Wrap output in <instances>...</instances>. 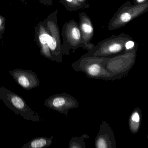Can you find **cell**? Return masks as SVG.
<instances>
[{"instance_id":"obj_11","label":"cell","mask_w":148,"mask_h":148,"mask_svg":"<svg viewBox=\"0 0 148 148\" xmlns=\"http://www.w3.org/2000/svg\"><path fill=\"white\" fill-rule=\"evenodd\" d=\"M142 121V111L139 108H135L129 119L130 131L133 134H136L140 129Z\"/></svg>"},{"instance_id":"obj_10","label":"cell","mask_w":148,"mask_h":148,"mask_svg":"<svg viewBox=\"0 0 148 148\" xmlns=\"http://www.w3.org/2000/svg\"><path fill=\"white\" fill-rule=\"evenodd\" d=\"M79 27L82 35V41L85 49L88 50L93 48L95 45L90 43L94 35V27L90 17L84 12L79 15Z\"/></svg>"},{"instance_id":"obj_7","label":"cell","mask_w":148,"mask_h":148,"mask_svg":"<svg viewBox=\"0 0 148 148\" xmlns=\"http://www.w3.org/2000/svg\"><path fill=\"white\" fill-rule=\"evenodd\" d=\"M44 103L48 108L64 114L66 117L69 110L79 106L76 99L65 92L51 96L45 100Z\"/></svg>"},{"instance_id":"obj_17","label":"cell","mask_w":148,"mask_h":148,"mask_svg":"<svg viewBox=\"0 0 148 148\" xmlns=\"http://www.w3.org/2000/svg\"><path fill=\"white\" fill-rule=\"evenodd\" d=\"M148 0H136V4H141L146 2Z\"/></svg>"},{"instance_id":"obj_3","label":"cell","mask_w":148,"mask_h":148,"mask_svg":"<svg viewBox=\"0 0 148 148\" xmlns=\"http://www.w3.org/2000/svg\"><path fill=\"white\" fill-rule=\"evenodd\" d=\"M148 10V1L143 4L134 5H132L130 1H127L118 9L108 23L107 28L110 31L122 28Z\"/></svg>"},{"instance_id":"obj_9","label":"cell","mask_w":148,"mask_h":148,"mask_svg":"<svg viewBox=\"0 0 148 148\" xmlns=\"http://www.w3.org/2000/svg\"><path fill=\"white\" fill-rule=\"evenodd\" d=\"M95 146L97 148H116V143L114 132L106 121H103L95 139Z\"/></svg>"},{"instance_id":"obj_15","label":"cell","mask_w":148,"mask_h":148,"mask_svg":"<svg viewBox=\"0 0 148 148\" xmlns=\"http://www.w3.org/2000/svg\"><path fill=\"white\" fill-rule=\"evenodd\" d=\"M137 46H138V44L133 41V39L130 40L125 43V52L132 50Z\"/></svg>"},{"instance_id":"obj_14","label":"cell","mask_w":148,"mask_h":148,"mask_svg":"<svg viewBox=\"0 0 148 148\" xmlns=\"http://www.w3.org/2000/svg\"><path fill=\"white\" fill-rule=\"evenodd\" d=\"M89 138V137L86 134L82 135L80 137H73L70 140L68 147L69 148H85L86 145L84 139Z\"/></svg>"},{"instance_id":"obj_6","label":"cell","mask_w":148,"mask_h":148,"mask_svg":"<svg viewBox=\"0 0 148 148\" xmlns=\"http://www.w3.org/2000/svg\"><path fill=\"white\" fill-rule=\"evenodd\" d=\"M62 54L69 55L71 49L76 50L79 48L85 49L79 25L76 21L72 20L65 23L62 30Z\"/></svg>"},{"instance_id":"obj_2","label":"cell","mask_w":148,"mask_h":148,"mask_svg":"<svg viewBox=\"0 0 148 148\" xmlns=\"http://www.w3.org/2000/svg\"><path fill=\"white\" fill-rule=\"evenodd\" d=\"M132 38L125 34L113 35L99 42L97 45L88 50L90 56L111 58L125 52V44Z\"/></svg>"},{"instance_id":"obj_18","label":"cell","mask_w":148,"mask_h":148,"mask_svg":"<svg viewBox=\"0 0 148 148\" xmlns=\"http://www.w3.org/2000/svg\"><path fill=\"white\" fill-rule=\"evenodd\" d=\"M1 24H2V21H1V19L0 18V26H1Z\"/></svg>"},{"instance_id":"obj_4","label":"cell","mask_w":148,"mask_h":148,"mask_svg":"<svg viewBox=\"0 0 148 148\" xmlns=\"http://www.w3.org/2000/svg\"><path fill=\"white\" fill-rule=\"evenodd\" d=\"M0 99L15 114L20 115L24 119L33 122H40V116L34 111L24 99L5 87H0Z\"/></svg>"},{"instance_id":"obj_13","label":"cell","mask_w":148,"mask_h":148,"mask_svg":"<svg viewBox=\"0 0 148 148\" xmlns=\"http://www.w3.org/2000/svg\"><path fill=\"white\" fill-rule=\"evenodd\" d=\"M61 2L67 11L74 12L84 8H87L79 3L77 0H61Z\"/></svg>"},{"instance_id":"obj_1","label":"cell","mask_w":148,"mask_h":148,"mask_svg":"<svg viewBox=\"0 0 148 148\" xmlns=\"http://www.w3.org/2000/svg\"><path fill=\"white\" fill-rule=\"evenodd\" d=\"M109 58L90 56L86 53L73 63L71 66L75 71L84 73L90 78L111 80L124 77L109 72L105 69V64Z\"/></svg>"},{"instance_id":"obj_16","label":"cell","mask_w":148,"mask_h":148,"mask_svg":"<svg viewBox=\"0 0 148 148\" xmlns=\"http://www.w3.org/2000/svg\"><path fill=\"white\" fill-rule=\"evenodd\" d=\"M77 1L79 3L81 4V5H84L85 6L87 7V8H90V5H89V4L87 3V0H77Z\"/></svg>"},{"instance_id":"obj_5","label":"cell","mask_w":148,"mask_h":148,"mask_svg":"<svg viewBox=\"0 0 148 148\" xmlns=\"http://www.w3.org/2000/svg\"><path fill=\"white\" fill-rule=\"evenodd\" d=\"M138 46L122 54L109 58L105 68L109 72L123 77L127 76L136 62Z\"/></svg>"},{"instance_id":"obj_12","label":"cell","mask_w":148,"mask_h":148,"mask_svg":"<svg viewBox=\"0 0 148 148\" xmlns=\"http://www.w3.org/2000/svg\"><path fill=\"white\" fill-rule=\"evenodd\" d=\"M53 138V136L50 138L44 136L34 138L28 143L25 144L21 148H47L51 145Z\"/></svg>"},{"instance_id":"obj_8","label":"cell","mask_w":148,"mask_h":148,"mask_svg":"<svg viewBox=\"0 0 148 148\" xmlns=\"http://www.w3.org/2000/svg\"><path fill=\"white\" fill-rule=\"evenodd\" d=\"M9 73L17 84L25 90H30L39 86L40 80L37 74L32 71L15 69L9 71Z\"/></svg>"}]
</instances>
